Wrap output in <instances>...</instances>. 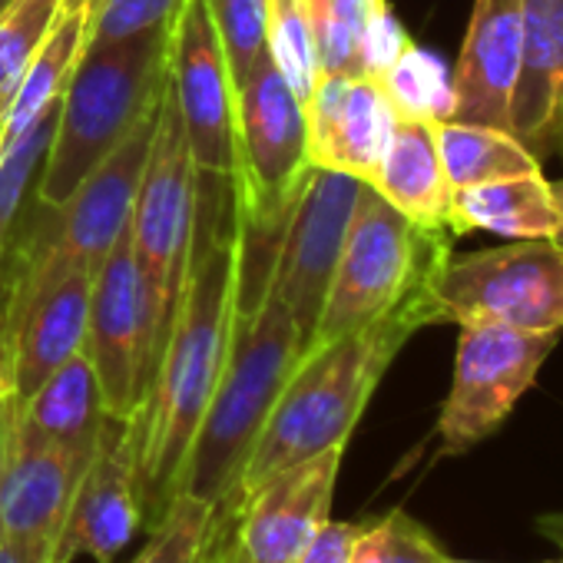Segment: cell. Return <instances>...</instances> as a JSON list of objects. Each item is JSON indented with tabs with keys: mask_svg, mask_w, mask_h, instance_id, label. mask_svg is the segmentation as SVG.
<instances>
[{
	"mask_svg": "<svg viewBox=\"0 0 563 563\" xmlns=\"http://www.w3.org/2000/svg\"><path fill=\"white\" fill-rule=\"evenodd\" d=\"M169 41L156 34L113 47H84L57 103L37 199L64 202L159 107L169 84Z\"/></svg>",
	"mask_w": 563,
	"mask_h": 563,
	"instance_id": "4",
	"label": "cell"
},
{
	"mask_svg": "<svg viewBox=\"0 0 563 563\" xmlns=\"http://www.w3.org/2000/svg\"><path fill=\"white\" fill-rule=\"evenodd\" d=\"M345 448L275 471L239 500L232 547L242 563H299L332 514Z\"/></svg>",
	"mask_w": 563,
	"mask_h": 563,
	"instance_id": "15",
	"label": "cell"
},
{
	"mask_svg": "<svg viewBox=\"0 0 563 563\" xmlns=\"http://www.w3.org/2000/svg\"><path fill=\"white\" fill-rule=\"evenodd\" d=\"M84 31H87V11L64 8L54 31L47 34L44 47L34 54V60L21 74L18 87L11 90L4 110H0V153H4L24 130H31L60 100L70 74L84 54Z\"/></svg>",
	"mask_w": 563,
	"mask_h": 563,
	"instance_id": "24",
	"label": "cell"
},
{
	"mask_svg": "<svg viewBox=\"0 0 563 563\" xmlns=\"http://www.w3.org/2000/svg\"><path fill=\"white\" fill-rule=\"evenodd\" d=\"M448 560L451 553L441 547V540L401 507L388 510L378 520H368L352 553V563H448Z\"/></svg>",
	"mask_w": 563,
	"mask_h": 563,
	"instance_id": "31",
	"label": "cell"
},
{
	"mask_svg": "<svg viewBox=\"0 0 563 563\" xmlns=\"http://www.w3.org/2000/svg\"><path fill=\"white\" fill-rule=\"evenodd\" d=\"M448 255V229H424L411 222L368 183H362L312 345L365 329L382 316L415 302L428 292L434 272Z\"/></svg>",
	"mask_w": 563,
	"mask_h": 563,
	"instance_id": "5",
	"label": "cell"
},
{
	"mask_svg": "<svg viewBox=\"0 0 563 563\" xmlns=\"http://www.w3.org/2000/svg\"><path fill=\"white\" fill-rule=\"evenodd\" d=\"M319 77L382 80L411 47L388 0H309Z\"/></svg>",
	"mask_w": 563,
	"mask_h": 563,
	"instance_id": "20",
	"label": "cell"
},
{
	"mask_svg": "<svg viewBox=\"0 0 563 563\" xmlns=\"http://www.w3.org/2000/svg\"><path fill=\"white\" fill-rule=\"evenodd\" d=\"M64 14V0H14L0 14V110H4L11 90L21 74L44 47L57 18Z\"/></svg>",
	"mask_w": 563,
	"mask_h": 563,
	"instance_id": "30",
	"label": "cell"
},
{
	"mask_svg": "<svg viewBox=\"0 0 563 563\" xmlns=\"http://www.w3.org/2000/svg\"><path fill=\"white\" fill-rule=\"evenodd\" d=\"M196 199H199V173L189 156L183 123H179V113L166 84L150 159L143 169L140 192H136L133 219H130L133 252L143 268L146 296H150L156 365H159V355H163V345L173 329L183 286H186L192 232H196Z\"/></svg>",
	"mask_w": 563,
	"mask_h": 563,
	"instance_id": "8",
	"label": "cell"
},
{
	"mask_svg": "<svg viewBox=\"0 0 563 563\" xmlns=\"http://www.w3.org/2000/svg\"><path fill=\"white\" fill-rule=\"evenodd\" d=\"M560 563H563V560H560Z\"/></svg>",
	"mask_w": 563,
	"mask_h": 563,
	"instance_id": "42",
	"label": "cell"
},
{
	"mask_svg": "<svg viewBox=\"0 0 563 563\" xmlns=\"http://www.w3.org/2000/svg\"><path fill=\"white\" fill-rule=\"evenodd\" d=\"M93 272H67L0 309V382L27 398L64 362L84 352Z\"/></svg>",
	"mask_w": 563,
	"mask_h": 563,
	"instance_id": "16",
	"label": "cell"
},
{
	"mask_svg": "<svg viewBox=\"0 0 563 563\" xmlns=\"http://www.w3.org/2000/svg\"><path fill=\"white\" fill-rule=\"evenodd\" d=\"M560 332H520L507 325H461L454 378L438 415L441 454L454 457L490 438L530 391Z\"/></svg>",
	"mask_w": 563,
	"mask_h": 563,
	"instance_id": "9",
	"label": "cell"
},
{
	"mask_svg": "<svg viewBox=\"0 0 563 563\" xmlns=\"http://www.w3.org/2000/svg\"><path fill=\"white\" fill-rule=\"evenodd\" d=\"M169 93L196 173L235 176V80L202 0L183 8L169 41Z\"/></svg>",
	"mask_w": 563,
	"mask_h": 563,
	"instance_id": "13",
	"label": "cell"
},
{
	"mask_svg": "<svg viewBox=\"0 0 563 563\" xmlns=\"http://www.w3.org/2000/svg\"><path fill=\"white\" fill-rule=\"evenodd\" d=\"M11 4H14V0H0V14H4V11H8Z\"/></svg>",
	"mask_w": 563,
	"mask_h": 563,
	"instance_id": "39",
	"label": "cell"
},
{
	"mask_svg": "<svg viewBox=\"0 0 563 563\" xmlns=\"http://www.w3.org/2000/svg\"><path fill=\"white\" fill-rule=\"evenodd\" d=\"M189 0H90L84 47H113L173 34Z\"/></svg>",
	"mask_w": 563,
	"mask_h": 563,
	"instance_id": "29",
	"label": "cell"
},
{
	"mask_svg": "<svg viewBox=\"0 0 563 563\" xmlns=\"http://www.w3.org/2000/svg\"><path fill=\"white\" fill-rule=\"evenodd\" d=\"M239 299V219L225 176L199 173L196 232L183 299L166 335L136 431V471L146 530L179 494L183 471L222 375Z\"/></svg>",
	"mask_w": 563,
	"mask_h": 563,
	"instance_id": "1",
	"label": "cell"
},
{
	"mask_svg": "<svg viewBox=\"0 0 563 563\" xmlns=\"http://www.w3.org/2000/svg\"><path fill=\"white\" fill-rule=\"evenodd\" d=\"M87 461L41 441L0 395V540L31 563H54Z\"/></svg>",
	"mask_w": 563,
	"mask_h": 563,
	"instance_id": "12",
	"label": "cell"
},
{
	"mask_svg": "<svg viewBox=\"0 0 563 563\" xmlns=\"http://www.w3.org/2000/svg\"><path fill=\"white\" fill-rule=\"evenodd\" d=\"M540 530H543V533H550L556 543H563V514H556V517H543V520H540Z\"/></svg>",
	"mask_w": 563,
	"mask_h": 563,
	"instance_id": "34",
	"label": "cell"
},
{
	"mask_svg": "<svg viewBox=\"0 0 563 563\" xmlns=\"http://www.w3.org/2000/svg\"><path fill=\"white\" fill-rule=\"evenodd\" d=\"M550 189H553V199H556V206H560V229H556L553 242H556V245H563V179L550 183Z\"/></svg>",
	"mask_w": 563,
	"mask_h": 563,
	"instance_id": "35",
	"label": "cell"
},
{
	"mask_svg": "<svg viewBox=\"0 0 563 563\" xmlns=\"http://www.w3.org/2000/svg\"><path fill=\"white\" fill-rule=\"evenodd\" d=\"M368 520H325L322 530L312 537L299 563H352L355 543L365 533Z\"/></svg>",
	"mask_w": 563,
	"mask_h": 563,
	"instance_id": "33",
	"label": "cell"
},
{
	"mask_svg": "<svg viewBox=\"0 0 563 563\" xmlns=\"http://www.w3.org/2000/svg\"><path fill=\"white\" fill-rule=\"evenodd\" d=\"M520 4L523 0H474L448 87V120L510 130V97L520 74Z\"/></svg>",
	"mask_w": 563,
	"mask_h": 563,
	"instance_id": "18",
	"label": "cell"
},
{
	"mask_svg": "<svg viewBox=\"0 0 563 563\" xmlns=\"http://www.w3.org/2000/svg\"><path fill=\"white\" fill-rule=\"evenodd\" d=\"M219 34L235 87L265 57V8L268 0H202Z\"/></svg>",
	"mask_w": 563,
	"mask_h": 563,
	"instance_id": "32",
	"label": "cell"
},
{
	"mask_svg": "<svg viewBox=\"0 0 563 563\" xmlns=\"http://www.w3.org/2000/svg\"><path fill=\"white\" fill-rule=\"evenodd\" d=\"M0 563H31L24 553H18L8 540H0Z\"/></svg>",
	"mask_w": 563,
	"mask_h": 563,
	"instance_id": "36",
	"label": "cell"
},
{
	"mask_svg": "<svg viewBox=\"0 0 563 563\" xmlns=\"http://www.w3.org/2000/svg\"><path fill=\"white\" fill-rule=\"evenodd\" d=\"M487 229L504 239H553L560 206L543 173L510 176L457 189L451 202V232Z\"/></svg>",
	"mask_w": 563,
	"mask_h": 563,
	"instance_id": "23",
	"label": "cell"
},
{
	"mask_svg": "<svg viewBox=\"0 0 563 563\" xmlns=\"http://www.w3.org/2000/svg\"><path fill=\"white\" fill-rule=\"evenodd\" d=\"M448 563H481V560H454V556H451Z\"/></svg>",
	"mask_w": 563,
	"mask_h": 563,
	"instance_id": "40",
	"label": "cell"
},
{
	"mask_svg": "<svg viewBox=\"0 0 563 563\" xmlns=\"http://www.w3.org/2000/svg\"><path fill=\"white\" fill-rule=\"evenodd\" d=\"M434 130H438L441 163L454 192L494 179L540 173V159L510 130L457 123V120H438Z\"/></svg>",
	"mask_w": 563,
	"mask_h": 563,
	"instance_id": "26",
	"label": "cell"
},
{
	"mask_svg": "<svg viewBox=\"0 0 563 563\" xmlns=\"http://www.w3.org/2000/svg\"><path fill=\"white\" fill-rule=\"evenodd\" d=\"M0 395H4V382H0Z\"/></svg>",
	"mask_w": 563,
	"mask_h": 563,
	"instance_id": "41",
	"label": "cell"
},
{
	"mask_svg": "<svg viewBox=\"0 0 563 563\" xmlns=\"http://www.w3.org/2000/svg\"><path fill=\"white\" fill-rule=\"evenodd\" d=\"M424 325H434L428 292L365 329L312 345L282 388L249 454L239 477L235 507L275 471H286L332 448H345L385 372L405 342Z\"/></svg>",
	"mask_w": 563,
	"mask_h": 563,
	"instance_id": "2",
	"label": "cell"
},
{
	"mask_svg": "<svg viewBox=\"0 0 563 563\" xmlns=\"http://www.w3.org/2000/svg\"><path fill=\"white\" fill-rule=\"evenodd\" d=\"M302 355L296 319L272 289L258 306L235 309L229 355L196 431L179 494L239 510V477Z\"/></svg>",
	"mask_w": 563,
	"mask_h": 563,
	"instance_id": "3",
	"label": "cell"
},
{
	"mask_svg": "<svg viewBox=\"0 0 563 563\" xmlns=\"http://www.w3.org/2000/svg\"><path fill=\"white\" fill-rule=\"evenodd\" d=\"M219 563H242L239 553H235V547H232V533H229V540H225L222 550H219Z\"/></svg>",
	"mask_w": 563,
	"mask_h": 563,
	"instance_id": "37",
	"label": "cell"
},
{
	"mask_svg": "<svg viewBox=\"0 0 563 563\" xmlns=\"http://www.w3.org/2000/svg\"><path fill=\"white\" fill-rule=\"evenodd\" d=\"M431 322L563 332V245L517 239L448 255L428 286Z\"/></svg>",
	"mask_w": 563,
	"mask_h": 563,
	"instance_id": "7",
	"label": "cell"
},
{
	"mask_svg": "<svg viewBox=\"0 0 563 563\" xmlns=\"http://www.w3.org/2000/svg\"><path fill=\"white\" fill-rule=\"evenodd\" d=\"M265 51L296 97L306 103L319 84V57L312 37L309 0H268L265 8Z\"/></svg>",
	"mask_w": 563,
	"mask_h": 563,
	"instance_id": "28",
	"label": "cell"
},
{
	"mask_svg": "<svg viewBox=\"0 0 563 563\" xmlns=\"http://www.w3.org/2000/svg\"><path fill=\"white\" fill-rule=\"evenodd\" d=\"M510 133L537 156H563V0L520 4V74Z\"/></svg>",
	"mask_w": 563,
	"mask_h": 563,
	"instance_id": "19",
	"label": "cell"
},
{
	"mask_svg": "<svg viewBox=\"0 0 563 563\" xmlns=\"http://www.w3.org/2000/svg\"><path fill=\"white\" fill-rule=\"evenodd\" d=\"M84 352L97 372L107 415L133 421L153 382L156 339L146 282L133 252L130 229L93 272Z\"/></svg>",
	"mask_w": 563,
	"mask_h": 563,
	"instance_id": "10",
	"label": "cell"
},
{
	"mask_svg": "<svg viewBox=\"0 0 563 563\" xmlns=\"http://www.w3.org/2000/svg\"><path fill=\"white\" fill-rule=\"evenodd\" d=\"M235 514L209 500L176 494L150 527L146 547L130 563H219V550L235 530Z\"/></svg>",
	"mask_w": 563,
	"mask_h": 563,
	"instance_id": "27",
	"label": "cell"
},
{
	"mask_svg": "<svg viewBox=\"0 0 563 563\" xmlns=\"http://www.w3.org/2000/svg\"><path fill=\"white\" fill-rule=\"evenodd\" d=\"M358 189L362 183L355 176L312 166L278 242L272 292L296 319L306 352L316 342V329L355 216Z\"/></svg>",
	"mask_w": 563,
	"mask_h": 563,
	"instance_id": "11",
	"label": "cell"
},
{
	"mask_svg": "<svg viewBox=\"0 0 563 563\" xmlns=\"http://www.w3.org/2000/svg\"><path fill=\"white\" fill-rule=\"evenodd\" d=\"M434 123L438 120H431V117L398 113L388 150L372 179V189L382 199H388L411 222H418L424 229L451 232L454 189H451L444 163H441Z\"/></svg>",
	"mask_w": 563,
	"mask_h": 563,
	"instance_id": "21",
	"label": "cell"
},
{
	"mask_svg": "<svg viewBox=\"0 0 563 563\" xmlns=\"http://www.w3.org/2000/svg\"><path fill=\"white\" fill-rule=\"evenodd\" d=\"M64 8H84V11H87V8H90V0H64Z\"/></svg>",
	"mask_w": 563,
	"mask_h": 563,
	"instance_id": "38",
	"label": "cell"
},
{
	"mask_svg": "<svg viewBox=\"0 0 563 563\" xmlns=\"http://www.w3.org/2000/svg\"><path fill=\"white\" fill-rule=\"evenodd\" d=\"M156 120L159 107L150 110L136 123V130L64 202H37L0 309L67 272H97V265L130 229Z\"/></svg>",
	"mask_w": 563,
	"mask_h": 563,
	"instance_id": "6",
	"label": "cell"
},
{
	"mask_svg": "<svg viewBox=\"0 0 563 563\" xmlns=\"http://www.w3.org/2000/svg\"><path fill=\"white\" fill-rule=\"evenodd\" d=\"M18 418L41 438L51 441L77 457H90L110 415L100 395L97 372L87 352H77L64 362L47 382H41L27 398H14Z\"/></svg>",
	"mask_w": 563,
	"mask_h": 563,
	"instance_id": "22",
	"label": "cell"
},
{
	"mask_svg": "<svg viewBox=\"0 0 563 563\" xmlns=\"http://www.w3.org/2000/svg\"><path fill=\"white\" fill-rule=\"evenodd\" d=\"M146 527L133 421L110 418L70 500L54 563H117Z\"/></svg>",
	"mask_w": 563,
	"mask_h": 563,
	"instance_id": "14",
	"label": "cell"
},
{
	"mask_svg": "<svg viewBox=\"0 0 563 563\" xmlns=\"http://www.w3.org/2000/svg\"><path fill=\"white\" fill-rule=\"evenodd\" d=\"M395 120L398 107L382 80L319 77L312 97L306 100L309 163L372 186Z\"/></svg>",
	"mask_w": 563,
	"mask_h": 563,
	"instance_id": "17",
	"label": "cell"
},
{
	"mask_svg": "<svg viewBox=\"0 0 563 563\" xmlns=\"http://www.w3.org/2000/svg\"><path fill=\"white\" fill-rule=\"evenodd\" d=\"M57 103L0 153V299L8 292L18 252L24 245V235L41 202L37 186L57 126Z\"/></svg>",
	"mask_w": 563,
	"mask_h": 563,
	"instance_id": "25",
	"label": "cell"
}]
</instances>
